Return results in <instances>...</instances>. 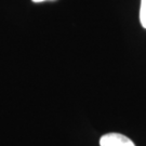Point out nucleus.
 <instances>
[{"label":"nucleus","instance_id":"f257e3e1","mask_svg":"<svg viewBox=\"0 0 146 146\" xmlns=\"http://www.w3.org/2000/svg\"><path fill=\"white\" fill-rule=\"evenodd\" d=\"M100 146H135L128 136L120 133H107L100 139Z\"/></svg>","mask_w":146,"mask_h":146},{"label":"nucleus","instance_id":"f03ea898","mask_svg":"<svg viewBox=\"0 0 146 146\" xmlns=\"http://www.w3.org/2000/svg\"><path fill=\"white\" fill-rule=\"evenodd\" d=\"M140 21L142 26L146 28V0H141V9H140Z\"/></svg>","mask_w":146,"mask_h":146},{"label":"nucleus","instance_id":"7ed1b4c3","mask_svg":"<svg viewBox=\"0 0 146 146\" xmlns=\"http://www.w3.org/2000/svg\"><path fill=\"white\" fill-rule=\"evenodd\" d=\"M34 2H42V1H48V0H33Z\"/></svg>","mask_w":146,"mask_h":146}]
</instances>
